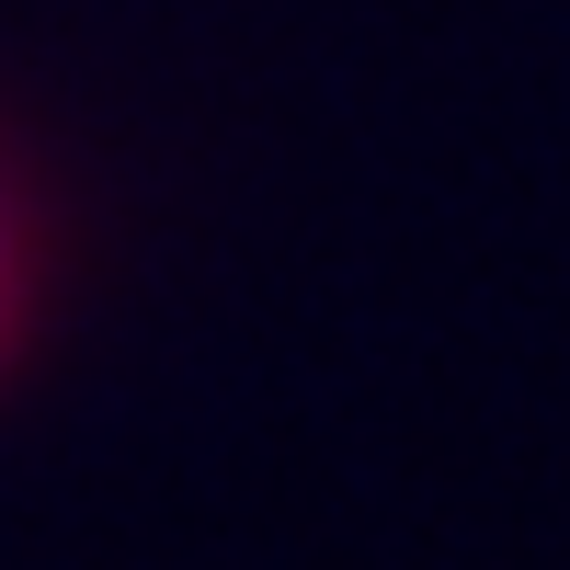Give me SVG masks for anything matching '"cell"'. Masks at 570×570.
<instances>
[{
	"label": "cell",
	"mask_w": 570,
	"mask_h": 570,
	"mask_svg": "<svg viewBox=\"0 0 570 570\" xmlns=\"http://www.w3.org/2000/svg\"><path fill=\"white\" fill-rule=\"evenodd\" d=\"M35 331H46V206H35L23 137L0 126V389L23 376Z\"/></svg>",
	"instance_id": "cell-1"
}]
</instances>
